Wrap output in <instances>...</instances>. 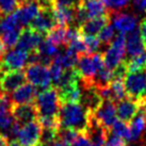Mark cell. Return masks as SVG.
Returning a JSON list of instances; mask_svg holds the SVG:
<instances>
[{
    "mask_svg": "<svg viewBox=\"0 0 146 146\" xmlns=\"http://www.w3.org/2000/svg\"><path fill=\"white\" fill-rule=\"evenodd\" d=\"M90 113L91 111L80 102L62 104L59 113L60 128H68L84 132L88 127Z\"/></svg>",
    "mask_w": 146,
    "mask_h": 146,
    "instance_id": "obj_1",
    "label": "cell"
},
{
    "mask_svg": "<svg viewBox=\"0 0 146 146\" xmlns=\"http://www.w3.org/2000/svg\"><path fill=\"white\" fill-rule=\"evenodd\" d=\"M105 66L104 56L100 52L84 53L78 56L76 70H77L81 85L93 86V80L96 74Z\"/></svg>",
    "mask_w": 146,
    "mask_h": 146,
    "instance_id": "obj_2",
    "label": "cell"
},
{
    "mask_svg": "<svg viewBox=\"0 0 146 146\" xmlns=\"http://www.w3.org/2000/svg\"><path fill=\"white\" fill-rule=\"evenodd\" d=\"M37 117H59L62 102L56 86H49L36 96L34 102Z\"/></svg>",
    "mask_w": 146,
    "mask_h": 146,
    "instance_id": "obj_3",
    "label": "cell"
},
{
    "mask_svg": "<svg viewBox=\"0 0 146 146\" xmlns=\"http://www.w3.org/2000/svg\"><path fill=\"white\" fill-rule=\"evenodd\" d=\"M127 97L139 102L146 95V68L127 73L124 77Z\"/></svg>",
    "mask_w": 146,
    "mask_h": 146,
    "instance_id": "obj_4",
    "label": "cell"
},
{
    "mask_svg": "<svg viewBox=\"0 0 146 146\" xmlns=\"http://www.w3.org/2000/svg\"><path fill=\"white\" fill-rule=\"evenodd\" d=\"M126 54V41L125 35L123 33H119L114 37V40L111 42L109 48L105 51L104 56V62L105 66L109 69L113 70L119 63H122L125 60Z\"/></svg>",
    "mask_w": 146,
    "mask_h": 146,
    "instance_id": "obj_5",
    "label": "cell"
},
{
    "mask_svg": "<svg viewBox=\"0 0 146 146\" xmlns=\"http://www.w3.org/2000/svg\"><path fill=\"white\" fill-rule=\"evenodd\" d=\"M26 77L27 80L40 89H47L52 83L50 69L48 65H44L41 63H29L26 67Z\"/></svg>",
    "mask_w": 146,
    "mask_h": 146,
    "instance_id": "obj_6",
    "label": "cell"
},
{
    "mask_svg": "<svg viewBox=\"0 0 146 146\" xmlns=\"http://www.w3.org/2000/svg\"><path fill=\"white\" fill-rule=\"evenodd\" d=\"M30 53L17 48L4 52L0 59V68L2 72L21 69L30 61Z\"/></svg>",
    "mask_w": 146,
    "mask_h": 146,
    "instance_id": "obj_7",
    "label": "cell"
},
{
    "mask_svg": "<svg viewBox=\"0 0 146 146\" xmlns=\"http://www.w3.org/2000/svg\"><path fill=\"white\" fill-rule=\"evenodd\" d=\"M41 133L42 126L36 118L21 126L17 139L21 146H36L41 144Z\"/></svg>",
    "mask_w": 146,
    "mask_h": 146,
    "instance_id": "obj_8",
    "label": "cell"
},
{
    "mask_svg": "<svg viewBox=\"0 0 146 146\" xmlns=\"http://www.w3.org/2000/svg\"><path fill=\"white\" fill-rule=\"evenodd\" d=\"M94 118L99 124H102L107 129L111 130V127L117 119L116 115V105L113 100H102L93 112Z\"/></svg>",
    "mask_w": 146,
    "mask_h": 146,
    "instance_id": "obj_9",
    "label": "cell"
},
{
    "mask_svg": "<svg viewBox=\"0 0 146 146\" xmlns=\"http://www.w3.org/2000/svg\"><path fill=\"white\" fill-rule=\"evenodd\" d=\"M26 81H27V77H26L25 70L23 69L2 72L0 75V90L5 95H9L14 90H16L17 88L26 83Z\"/></svg>",
    "mask_w": 146,
    "mask_h": 146,
    "instance_id": "obj_10",
    "label": "cell"
},
{
    "mask_svg": "<svg viewBox=\"0 0 146 146\" xmlns=\"http://www.w3.org/2000/svg\"><path fill=\"white\" fill-rule=\"evenodd\" d=\"M44 40V34L37 32L30 27L23 28L19 40L16 44V48L28 51V52H33L38 48V46Z\"/></svg>",
    "mask_w": 146,
    "mask_h": 146,
    "instance_id": "obj_11",
    "label": "cell"
},
{
    "mask_svg": "<svg viewBox=\"0 0 146 146\" xmlns=\"http://www.w3.org/2000/svg\"><path fill=\"white\" fill-rule=\"evenodd\" d=\"M41 10L38 0H29L23 3L17 8L15 12H13L14 16L16 18L17 23L19 24L21 28L29 26V24L36 17Z\"/></svg>",
    "mask_w": 146,
    "mask_h": 146,
    "instance_id": "obj_12",
    "label": "cell"
},
{
    "mask_svg": "<svg viewBox=\"0 0 146 146\" xmlns=\"http://www.w3.org/2000/svg\"><path fill=\"white\" fill-rule=\"evenodd\" d=\"M56 25L57 23H56L54 15H53L52 9H41L36 17L29 24V27L45 35Z\"/></svg>",
    "mask_w": 146,
    "mask_h": 146,
    "instance_id": "obj_13",
    "label": "cell"
},
{
    "mask_svg": "<svg viewBox=\"0 0 146 146\" xmlns=\"http://www.w3.org/2000/svg\"><path fill=\"white\" fill-rule=\"evenodd\" d=\"M36 86H34L31 83H24L8 95L10 102L13 105H23V104L34 102L36 99Z\"/></svg>",
    "mask_w": 146,
    "mask_h": 146,
    "instance_id": "obj_14",
    "label": "cell"
},
{
    "mask_svg": "<svg viewBox=\"0 0 146 146\" xmlns=\"http://www.w3.org/2000/svg\"><path fill=\"white\" fill-rule=\"evenodd\" d=\"M13 117L15 121L19 123L21 126L37 118V109L34 102L30 104H23V105L11 106Z\"/></svg>",
    "mask_w": 146,
    "mask_h": 146,
    "instance_id": "obj_15",
    "label": "cell"
},
{
    "mask_svg": "<svg viewBox=\"0 0 146 146\" xmlns=\"http://www.w3.org/2000/svg\"><path fill=\"white\" fill-rule=\"evenodd\" d=\"M111 19V14L107 13L105 15L94 18H90L88 21H83L81 25L78 26L79 32L81 35H96L100 32L106 25H108Z\"/></svg>",
    "mask_w": 146,
    "mask_h": 146,
    "instance_id": "obj_16",
    "label": "cell"
},
{
    "mask_svg": "<svg viewBox=\"0 0 146 146\" xmlns=\"http://www.w3.org/2000/svg\"><path fill=\"white\" fill-rule=\"evenodd\" d=\"M112 17H113L114 29L117 30L119 33H123V34L129 33L137 28L138 18L133 14L116 12L111 15V18Z\"/></svg>",
    "mask_w": 146,
    "mask_h": 146,
    "instance_id": "obj_17",
    "label": "cell"
},
{
    "mask_svg": "<svg viewBox=\"0 0 146 146\" xmlns=\"http://www.w3.org/2000/svg\"><path fill=\"white\" fill-rule=\"evenodd\" d=\"M140 104L137 100H133L129 97H126L117 102L116 105V115L118 119L123 122L129 123L138 113Z\"/></svg>",
    "mask_w": 146,
    "mask_h": 146,
    "instance_id": "obj_18",
    "label": "cell"
},
{
    "mask_svg": "<svg viewBox=\"0 0 146 146\" xmlns=\"http://www.w3.org/2000/svg\"><path fill=\"white\" fill-rule=\"evenodd\" d=\"M52 11L57 25L69 27L76 24V11H77L76 8L66 7V5H62L54 2Z\"/></svg>",
    "mask_w": 146,
    "mask_h": 146,
    "instance_id": "obj_19",
    "label": "cell"
},
{
    "mask_svg": "<svg viewBox=\"0 0 146 146\" xmlns=\"http://www.w3.org/2000/svg\"><path fill=\"white\" fill-rule=\"evenodd\" d=\"M11 102L8 95H5L2 102H0V133L4 134L7 138L10 137V130L14 123L12 111H11Z\"/></svg>",
    "mask_w": 146,
    "mask_h": 146,
    "instance_id": "obj_20",
    "label": "cell"
},
{
    "mask_svg": "<svg viewBox=\"0 0 146 146\" xmlns=\"http://www.w3.org/2000/svg\"><path fill=\"white\" fill-rule=\"evenodd\" d=\"M126 41V52L130 57H133L135 54L145 51L144 45H143L142 38L140 35V30L135 28L131 32L128 33V35L125 37Z\"/></svg>",
    "mask_w": 146,
    "mask_h": 146,
    "instance_id": "obj_21",
    "label": "cell"
},
{
    "mask_svg": "<svg viewBox=\"0 0 146 146\" xmlns=\"http://www.w3.org/2000/svg\"><path fill=\"white\" fill-rule=\"evenodd\" d=\"M130 128V140L135 141L140 138V135L146 128V115L142 111H138L131 121L129 122Z\"/></svg>",
    "mask_w": 146,
    "mask_h": 146,
    "instance_id": "obj_22",
    "label": "cell"
},
{
    "mask_svg": "<svg viewBox=\"0 0 146 146\" xmlns=\"http://www.w3.org/2000/svg\"><path fill=\"white\" fill-rule=\"evenodd\" d=\"M66 30L67 27L56 25L47 34L46 40L50 41L51 43L56 44L57 46H65V37H66Z\"/></svg>",
    "mask_w": 146,
    "mask_h": 146,
    "instance_id": "obj_23",
    "label": "cell"
},
{
    "mask_svg": "<svg viewBox=\"0 0 146 146\" xmlns=\"http://www.w3.org/2000/svg\"><path fill=\"white\" fill-rule=\"evenodd\" d=\"M127 65V72H137L141 69L146 68V50L143 52L135 54L133 57H130L129 60H126Z\"/></svg>",
    "mask_w": 146,
    "mask_h": 146,
    "instance_id": "obj_24",
    "label": "cell"
},
{
    "mask_svg": "<svg viewBox=\"0 0 146 146\" xmlns=\"http://www.w3.org/2000/svg\"><path fill=\"white\" fill-rule=\"evenodd\" d=\"M110 88L112 91V96H113L114 102H119V100L127 97L124 79H113L110 82Z\"/></svg>",
    "mask_w": 146,
    "mask_h": 146,
    "instance_id": "obj_25",
    "label": "cell"
},
{
    "mask_svg": "<svg viewBox=\"0 0 146 146\" xmlns=\"http://www.w3.org/2000/svg\"><path fill=\"white\" fill-rule=\"evenodd\" d=\"M21 29L17 28L11 30V31H8L3 34H0V38L3 43L4 47L5 48H13L14 46H16L17 42L19 40V36H21Z\"/></svg>",
    "mask_w": 146,
    "mask_h": 146,
    "instance_id": "obj_26",
    "label": "cell"
},
{
    "mask_svg": "<svg viewBox=\"0 0 146 146\" xmlns=\"http://www.w3.org/2000/svg\"><path fill=\"white\" fill-rule=\"evenodd\" d=\"M2 18L0 19V34H3V33L14 30V29L21 28L19 24L17 23L16 18L14 16V14H8V15H3L1 16Z\"/></svg>",
    "mask_w": 146,
    "mask_h": 146,
    "instance_id": "obj_27",
    "label": "cell"
},
{
    "mask_svg": "<svg viewBox=\"0 0 146 146\" xmlns=\"http://www.w3.org/2000/svg\"><path fill=\"white\" fill-rule=\"evenodd\" d=\"M112 133L121 137V138L125 139V140H130V128H129V123L123 122L121 119H116L112 127Z\"/></svg>",
    "mask_w": 146,
    "mask_h": 146,
    "instance_id": "obj_28",
    "label": "cell"
},
{
    "mask_svg": "<svg viewBox=\"0 0 146 146\" xmlns=\"http://www.w3.org/2000/svg\"><path fill=\"white\" fill-rule=\"evenodd\" d=\"M115 29L112 25H106L105 27L100 30V32L98 33V38H99V41L100 43L104 45H110L111 44V42L114 40V37H115V31H114Z\"/></svg>",
    "mask_w": 146,
    "mask_h": 146,
    "instance_id": "obj_29",
    "label": "cell"
},
{
    "mask_svg": "<svg viewBox=\"0 0 146 146\" xmlns=\"http://www.w3.org/2000/svg\"><path fill=\"white\" fill-rule=\"evenodd\" d=\"M21 5V0H0V17L15 12Z\"/></svg>",
    "mask_w": 146,
    "mask_h": 146,
    "instance_id": "obj_30",
    "label": "cell"
},
{
    "mask_svg": "<svg viewBox=\"0 0 146 146\" xmlns=\"http://www.w3.org/2000/svg\"><path fill=\"white\" fill-rule=\"evenodd\" d=\"M106 5L108 8V12L112 15L116 12H121L122 10L128 7L130 0H105Z\"/></svg>",
    "mask_w": 146,
    "mask_h": 146,
    "instance_id": "obj_31",
    "label": "cell"
},
{
    "mask_svg": "<svg viewBox=\"0 0 146 146\" xmlns=\"http://www.w3.org/2000/svg\"><path fill=\"white\" fill-rule=\"evenodd\" d=\"M82 38L88 48V53L97 52L98 49L100 48L102 43L99 41V38L95 35H82Z\"/></svg>",
    "mask_w": 146,
    "mask_h": 146,
    "instance_id": "obj_32",
    "label": "cell"
},
{
    "mask_svg": "<svg viewBox=\"0 0 146 146\" xmlns=\"http://www.w3.org/2000/svg\"><path fill=\"white\" fill-rule=\"evenodd\" d=\"M104 146H127V140L112 133V135H108Z\"/></svg>",
    "mask_w": 146,
    "mask_h": 146,
    "instance_id": "obj_33",
    "label": "cell"
},
{
    "mask_svg": "<svg viewBox=\"0 0 146 146\" xmlns=\"http://www.w3.org/2000/svg\"><path fill=\"white\" fill-rule=\"evenodd\" d=\"M140 35H141V38H142L143 45H144V48L146 50V17L143 18L141 24H140Z\"/></svg>",
    "mask_w": 146,
    "mask_h": 146,
    "instance_id": "obj_34",
    "label": "cell"
},
{
    "mask_svg": "<svg viewBox=\"0 0 146 146\" xmlns=\"http://www.w3.org/2000/svg\"><path fill=\"white\" fill-rule=\"evenodd\" d=\"M133 7L138 11L146 12V0H132Z\"/></svg>",
    "mask_w": 146,
    "mask_h": 146,
    "instance_id": "obj_35",
    "label": "cell"
},
{
    "mask_svg": "<svg viewBox=\"0 0 146 146\" xmlns=\"http://www.w3.org/2000/svg\"><path fill=\"white\" fill-rule=\"evenodd\" d=\"M46 146H70V144H68L67 142H65V141H63V140H61V139H58V140H56V141L52 142L51 144L46 145Z\"/></svg>",
    "mask_w": 146,
    "mask_h": 146,
    "instance_id": "obj_36",
    "label": "cell"
},
{
    "mask_svg": "<svg viewBox=\"0 0 146 146\" xmlns=\"http://www.w3.org/2000/svg\"><path fill=\"white\" fill-rule=\"evenodd\" d=\"M4 50H5V47H4L3 43H2V41H1V38H0V59H1V57L3 56Z\"/></svg>",
    "mask_w": 146,
    "mask_h": 146,
    "instance_id": "obj_37",
    "label": "cell"
},
{
    "mask_svg": "<svg viewBox=\"0 0 146 146\" xmlns=\"http://www.w3.org/2000/svg\"><path fill=\"white\" fill-rule=\"evenodd\" d=\"M8 146H21V144L19 143V141H17V140H12V141H10Z\"/></svg>",
    "mask_w": 146,
    "mask_h": 146,
    "instance_id": "obj_38",
    "label": "cell"
},
{
    "mask_svg": "<svg viewBox=\"0 0 146 146\" xmlns=\"http://www.w3.org/2000/svg\"><path fill=\"white\" fill-rule=\"evenodd\" d=\"M4 96H5V94H4L3 92H2L1 90H0V102H2V99L4 98Z\"/></svg>",
    "mask_w": 146,
    "mask_h": 146,
    "instance_id": "obj_39",
    "label": "cell"
},
{
    "mask_svg": "<svg viewBox=\"0 0 146 146\" xmlns=\"http://www.w3.org/2000/svg\"><path fill=\"white\" fill-rule=\"evenodd\" d=\"M1 73H2V70H1V68H0V75H1Z\"/></svg>",
    "mask_w": 146,
    "mask_h": 146,
    "instance_id": "obj_40",
    "label": "cell"
},
{
    "mask_svg": "<svg viewBox=\"0 0 146 146\" xmlns=\"http://www.w3.org/2000/svg\"><path fill=\"white\" fill-rule=\"evenodd\" d=\"M36 146H43V145H42V144H38V145H36Z\"/></svg>",
    "mask_w": 146,
    "mask_h": 146,
    "instance_id": "obj_41",
    "label": "cell"
}]
</instances>
